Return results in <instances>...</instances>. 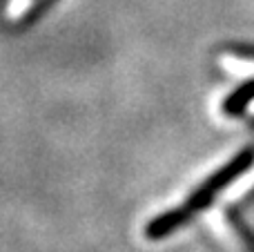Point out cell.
<instances>
[{"label":"cell","instance_id":"cell-1","mask_svg":"<svg viewBox=\"0 0 254 252\" xmlns=\"http://www.w3.org/2000/svg\"><path fill=\"white\" fill-rule=\"evenodd\" d=\"M252 163H254V150L239 152L228 165H223L219 172H214L210 179H205L183 205H179V208H174V210H167L161 217L152 219V221L147 223V228H145V237L158 241V239H163V237L172 235L176 228H181L192 217H196L203 208H207V205L214 201V196L219 194L223 188H228L237 177H241Z\"/></svg>","mask_w":254,"mask_h":252},{"label":"cell","instance_id":"cell-2","mask_svg":"<svg viewBox=\"0 0 254 252\" xmlns=\"http://www.w3.org/2000/svg\"><path fill=\"white\" fill-rule=\"evenodd\" d=\"M250 101H254V80H250V83H246V85H241L237 92H232L228 98H225L223 112H225V114L237 116V114H241V112L246 110V105Z\"/></svg>","mask_w":254,"mask_h":252},{"label":"cell","instance_id":"cell-3","mask_svg":"<svg viewBox=\"0 0 254 252\" xmlns=\"http://www.w3.org/2000/svg\"><path fill=\"white\" fill-rule=\"evenodd\" d=\"M228 221H230V226H232V230L237 232V237L241 239L243 250H246V252H254V235H252L250 230H248L246 223L239 221V217H237L234 212H230V214H228Z\"/></svg>","mask_w":254,"mask_h":252}]
</instances>
